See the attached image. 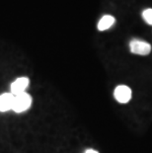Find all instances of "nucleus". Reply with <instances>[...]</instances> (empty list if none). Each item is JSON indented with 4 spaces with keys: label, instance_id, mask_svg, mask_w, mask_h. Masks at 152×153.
Returning <instances> with one entry per match:
<instances>
[{
    "label": "nucleus",
    "instance_id": "4",
    "mask_svg": "<svg viewBox=\"0 0 152 153\" xmlns=\"http://www.w3.org/2000/svg\"><path fill=\"white\" fill-rule=\"evenodd\" d=\"M29 82H30V80L27 77H20L18 79H16L11 84V94L16 96L19 95V94L24 93L25 90L29 86Z\"/></svg>",
    "mask_w": 152,
    "mask_h": 153
},
{
    "label": "nucleus",
    "instance_id": "3",
    "mask_svg": "<svg viewBox=\"0 0 152 153\" xmlns=\"http://www.w3.org/2000/svg\"><path fill=\"white\" fill-rule=\"evenodd\" d=\"M131 89L127 85H119L114 91L115 99L121 104H127L131 99Z\"/></svg>",
    "mask_w": 152,
    "mask_h": 153
},
{
    "label": "nucleus",
    "instance_id": "5",
    "mask_svg": "<svg viewBox=\"0 0 152 153\" xmlns=\"http://www.w3.org/2000/svg\"><path fill=\"white\" fill-rule=\"evenodd\" d=\"M14 95L11 93H4L0 96V112H7L12 110Z\"/></svg>",
    "mask_w": 152,
    "mask_h": 153
},
{
    "label": "nucleus",
    "instance_id": "8",
    "mask_svg": "<svg viewBox=\"0 0 152 153\" xmlns=\"http://www.w3.org/2000/svg\"><path fill=\"white\" fill-rule=\"evenodd\" d=\"M85 153H99L98 151L94 150V149H88V150H86Z\"/></svg>",
    "mask_w": 152,
    "mask_h": 153
},
{
    "label": "nucleus",
    "instance_id": "7",
    "mask_svg": "<svg viewBox=\"0 0 152 153\" xmlns=\"http://www.w3.org/2000/svg\"><path fill=\"white\" fill-rule=\"evenodd\" d=\"M142 18H143V20L146 22L148 25L152 26V9L151 8L145 9V10L142 12Z\"/></svg>",
    "mask_w": 152,
    "mask_h": 153
},
{
    "label": "nucleus",
    "instance_id": "2",
    "mask_svg": "<svg viewBox=\"0 0 152 153\" xmlns=\"http://www.w3.org/2000/svg\"><path fill=\"white\" fill-rule=\"evenodd\" d=\"M129 48L132 53L139 55H147L151 51V45L145 41L133 39L129 43Z\"/></svg>",
    "mask_w": 152,
    "mask_h": 153
},
{
    "label": "nucleus",
    "instance_id": "1",
    "mask_svg": "<svg viewBox=\"0 0 152 153\" xmlns=\"http://www.w3.org/2000/svg\"><path fill=\"white\" fill-rule=\"evenodd\" d=\"M32 105L31 96L26 92L14 96V102H13L12 110L15 113H23L27 111Z\"/></svg>",
    "mask_w": 152,
    "mask_h": 153
},
{
    "label": "nucleus",
    "instance_id": "6",
    "mask_svg": "<svg viewBox=\"0 0 152 153\" xmlns=\"http://www.w3.org/2000/svg\"><path fill=\"white\" fill-rule=\"evenodd\" d=\"M115 24V18L111 15H105L101 18L98 23V30L106 31Z\"/></svg>",
    "mask_w": 152,
    "mask_h": 153
}]
</instances>
